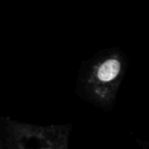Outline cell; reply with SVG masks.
<instances>
[{
    "label": "cell",
    "mask_w": 149,
    "mask_h": 149,
    "mask_svg": "<svg viewBox=\"0 0 149 149\" xmlns=\"http://www.w3.org/2000/svg\"><path fill=\"white\" fill-rule=\"evenodd\" d=\"M0 149H8V147H7V144H6V141H5V139H3V135H2V133H1V130H0Z\"/></svg>",
    "instance_id": "3957f363"
},
{
    "label": "cell",
    "mask_w": 149,
    "mask_h": 149,
    "mask_svg": "<svg viewBox=\"0 0 149 149\" xmlns=\"http://www.w3.org/2000/svg\"><path fill=\"white\" fill-rule=\"evenodd\" d=\"M121 70V63L116 57H107L106 59L93 64L85 73H80L77 80V93L84 95L100 97L101 86L114 81Z\"/></svg>",
    "instance_id": "7a4b0ae2"
},
{
    "label": "cell",
    "mask_w": 149,
    "mask_h": 149,
    "mask_svg": "<svg viewBox=\"0 0 149 149\" xmlns=\"http://www.w3.org/2000/svg\"><path fill=\"white\" fill-rule=\"evenodd\" d=\"M8 149H69L71 125H31L10 118L0 119Z\"/></svg>",
    "instance_id": "6da1fadb"
}]
</instances>
